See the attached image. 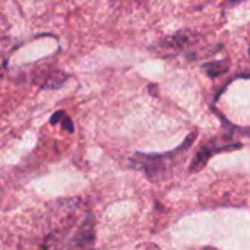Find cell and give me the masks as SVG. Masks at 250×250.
I'll use <instances>...</instances> for the list:
<instances>
[{"mask_svg":"<svg viewBox=\"0 0 250 250\" xmlns=\"http://www.w3.org/2000/svg\"><path fill=\"white\" fill-rule=\"evenodd\" d=\"M50 125H53V126H54V125H60V127H62L63 130L69 132V133H73V132H75V126H73L72 119H70L63 110H59V111H56V113L51 116Z\"/></svg>","mask_w":250,"mask_h":250,"instance_id":"obj_5","label":"cell"},{"mask_svg":"<svg viewBox=\"0 0 250 250\" xmlns=\"http://www.w3.org/2000/svg\"><path fill=\"white\" fill-rule=\"evenodd\" d=\"M229 66H230V62L227 59L224 60H217V62H211V63H205L204 67L208 73L209 78H218L221 76L223 73H226L229 70Z\"/></svg>","mask_w":250,"mask_h":250,"instance_id":"obj_6","label":"cell"},{"mask_svg":"<svg viewBox=\"0 0 250 250\" xmlns=\"http://www.w3.org/2000/svg\"><path fill=\"white\" fill-rule=\"evenodd\" d=\"M230 3H239V1H245V0H229Z\"/></svg>","mask_w":250,"mask_h":250,"instance_id":"obj_7","label":"cell"},{"mask_svg":"<svg viewBox=\"0 0 250 250\" xmlns=\"http://www.w3.org/2000/svg\"><path fill=\"white\" fill-rule=\"evenodd\" d=\"M249 54H250V45H249Z\"/></svg>","mask_w":250,"mask_h":250,"instance_id":"obj_8","label":"cell"},{"mask_svg":"<svg viewBox=\"0 0 250 250\" xmlns=\"http://www.w3.org/2000/svg\"><path fill=\"white\" fill-rule=\"evenodd\" d=\"M196 132H192L183 142V145H180L177 149L174 151H170V152H166V154H136L130 158V166L133 168H138V170H142L146 177H149L151 180L152 179H157L158 176H161L168 164L183 151H186L192 142L195 141L196 138Z\"/></svg>","mask_w":250,"mask_h":250,"instance_id":"obj_1","label":"cell"},{"mask_svg":"<svg viewBox=\"0 0 250 250\" xmlns=\"http://www.w3.org/2000/svg\"><path fill=\"white\" fill-rule=\"evenodd\" d=\"M69 79V75L64 73L63 70L45 64L42 67H37L32 72V83L42 88V89H57L64 85V82Z\"/></svg>","mask_w":250,"mask_h":250,"instance_id":"obj_3","label":"cell"},{"mask_svg":"<svg viewBox=\"0 0 250 250\" xmlns=\"http://www.w3.org/2000/svg\"><path fill=\"white\" fill-rule=\"evenodd\" d=\"M242 148V144H227V145H218L215 141H212L208 145H204L199 152L196 154V157L193 158L192 164H190V171H199L202 170V167L207 166V163L209 161V158L214 154L223 152V151H231V149H239Z\"/></svg>","mask_w":250,"mask_h":250,"instance_id":"obj_4","label":"cell"},{"mask_svg":"<svg viewBox=\"0 0 250 250\" xmlns=\"http://www.w3.org/2000/svg\"><path fill=\"white\" fill-rule=\"evenodd\" d=\"M110 1H114V0H110Z\"/></svg>","mask_w":250,"mask_h":250,"instance_id":"obj_10","label":"cell"},{"mask_svg":"<svg viewBox=\"0 0 250 250\" xmlns=\"http://www.w3.org/2000/svg\"><path fill=\"white\" fill-rule=\"evenodd\" d=\"M95 246V218L91 212H86L79 229L70 239L67 250H94Z\"/></svg>","mask_w":250,"mask_h":250,"instance_id":"obj_2","label":"cell"},{"mask_svg":"<svg viewBox=\"0 0 250 250\" xmlns=\"http://www.w3.org/2000/svg\"><path fill=\"white\" fill-rule=\"evenodd\" d=\"M207 250H214V249H207Z\"/></svg>","mask_w":250,"mask_h":250,"instance_id":"obj_9","label":"cell"}]
</instances>
